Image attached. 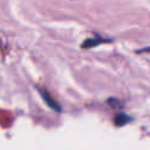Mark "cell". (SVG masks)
<instances>
[{"label": "cell", "instance_id": "obj_1", "mask_svg": "<svg viewBox=\"0 0 150 150\" xmlns=\"http://www.w3.org/2000/svg\"><path fill=\"white\" fill-rule=\"evenodd\" d=\"M36 90L40 93L41 97L43 98V101L46 102V104H47L50 109H53L54 111H57V112H60V111H61V107H60V104L57 103V101H56V100H54V98L52 97L50 93H49L47 89L41 88V87H36Z\"/></svg>", "mask_w": 150, "mask_h": 150}, {"label": "cell", "instance_id": "obj_2", "mask_svg": "<svg viewBox=\"0 0 150 150\" xmlns=\"http://www.w3.org/2000/svg\"><path fill=\"white\" fill-rule=\"evenodd\" d=\"M110 40L109 39H104L102 36H95V38H89L87 39L86 41L82 42L81 47L84 48V49H88V48H93V47H96L97 45L100 43H103V42H109Z\"/></svg>", "mask_w": 150, "mask_h": 150}, {"label": "cell", "instance_id": "obj_3", "mask_svg": "<svg viewBox=\"0 0 150 150\" xmlns=\"http://www.w3.org/2000/svg\"><path fill=\"white\" fill-rule=\"evenodd\" d=\"M130 120H131V118H130L127 114H124V112H120V114H117V115L115 116L114 122H115V124H116L117 127H122V125L127 124Z\"/></svg>", "mask_w": 150, "mask_h": 150}]
</instances>
